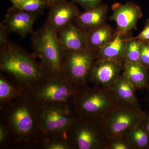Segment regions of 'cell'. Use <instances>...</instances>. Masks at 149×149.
<instances>
[{"label": "cell", "mask_w": 149, "mask_h": 149, "mask_svg": "<svg viewBox=\"0 0 149 149\" xmlns=\"http://www.w3.org/2000/svg\"><path fill=\"white\" fill-rule=\"evenodd\" d=\"M0 122L10 133L12 148L36 149L41 138L37 104L27 92L1 110Z\"/></svg>", "instance_id": "1"}, {"label": "cell", "mask_w": 149, "mask_h": 149, "mask_svg": "<svg viewBox=\"0 0 149 149\" xmlns=\"http://www.w3.org/2000/svg\"><path fill=\"white\" fill-rule=\"evenodd\" d=\"M0 69L27 92L44 82L49 74L35 56L9 41L0 50Z\"/></svg>", "instance_id": "2"}, {"label": "cell", "mask_w": 149, "mask_h": 149, "mask_svg": "<svg viewBox=\"0 0 149 149\" xmlns=\"http://www.w3.org/2000/svg\"><path fill=\"white\" fill-rule=\"evenodd\" d=\"M34 55L51 76H63L65 52L60 42L58 32L46 21L32 34Z\"/></svg>", "instance_id": "3"}, {"label": "cell", "mask_w": 149, "mask_h": 149, "mask_svg": "<svg viewBox=\"0 0 149 149\" xmlns=\"http://www.w3.org/2000/svg\"><path fill=\"white\" fill-rule=\"evenodd\" d=\"M71 103L79 118L100 120L120 104L110 88L97 86L83 88Z\"/></svg>", "instance_id": "4"}, {"label": "cell", "mask_w": 149, "mask_h": 149, "mask_svg": "<svg viewBox=\"0 0 149 149\" xmlns=\"http://www.w3.org/2000/svg\"><path fill=\"white\" fill-rule=\"evenodd\" d=\"M36 104L37 123L41 136L65 134L78 119L71 102Z\"/></svg>", "instance_id": "5"}, {"label": "cell", "mask_w": 149, "mask_h": 149, "mask_svg": "<svg viewBox=\"0 0 149 149\" xmlns=\"http://www.w3.org/2000/svg\"><path fill=\"white\" fill-rule=\"evenodd\" d=\"M71 149H106L109 139L101 120L79 118L65 133Z\"/></svg>", "instance_id": "6"}, {"label": "cell", "mask_w": 149, "mask_h": 149, "mask_svg": "<svg viewBox=\"0 0 149 149\" xmlns=\"http://www.w3.org/2000/svg\"><path fill=\"white\" fill-rule=\"evenodd\" d=\"M83 88L72 84L63 76H51L40 85L27 92L37 103L67 102Z\"/></svg>", "instance_id": "7"}, {"label": "cell", "mask_w": 149, "mask_h": 149, "mask_svg": "<svg viewBox=\"0 0 149 149\" xmlns=\"http://www.w3.org/2000/svg\"><path fill=\"white\" fill-rule=\"evenodd\" d=\"M147 113L141 107L118 105L101 120L108 139L127 132L145 119Z\"/></svg>", "instance_id": "8"}, {"label": "cell", "mask_w": 149, "mask_h": 149, "mask_svg": "<svg viewBox=\"0 0 149 149\" xmlns=\"http://www.w3.org/2000/svg\"><path fill=\"white\" fill-rule=\"evenodd\" d=\"M96 57L97 52L90 50L65 52L63 76L80 88L87 87L88 75Z\"/></svg>", "instance_id": "9"}, {"label": "cell", "mask_w": 149, "mask_h": 149, "mask_svg": "<svg viewBox=\"0 0 149 149\" xmlns=\"http://www.w3.org/2000/svg\"><path fill=\"white\" fill-rule=\"evenodd\" d=\"M111 9L112 13L109 19L116 24V32L129 36L133 30H137L138 21L143 15L139 5L132 2L124 4L115 3L112 6Z\"/></svg>", "instance_id": "10"}, {"label": "cell", "mask_w": 149, "mask_h": 149, "mask_svg": "<svg viewBox=\"0 0 149 149\" xmlns=\"http://www.w3.org/2000/svg\"><path fill=\"white\" fill-rule=\"evenodd\" d=\"M124 62L122 60L96 59L88 75V81L94 86L110 88L123 71Z\"/></svg>", "instance_id": "11"}, {"label": "cell", "mask_w": 149, "mask_h": 149, "mask_svg": "<svg viewBox=\"0 0 149 149\" xmlns=\"http://www.w3.org/2000/svg\"><path fill=\"white\" fill-rule=\"evenodd\" d=\"M39 15L10 7L3 22L11 33H16L24 38L28 34L34 32L33 25Z\"/></svg>", "instance_id": "12"}, {"label": "cell", "mask_w": 149, "mask_h": 149, "mask_svg": "<svg viewBox=\"0 0 149 149\" xmlns=\"http://www.w3.org/2000/svg\"><path fill=\"white\" fill-rule=\"evenodd\" d=\"M49 8L46 21L57 32L72 22L80 13L74 3L67 1L56 3Z\"/></svg>", "instance_id": "13"}, {"label": "cell", "mask_w": 149, "mask_h": 149, "mask_svg": "<svg viewBox=\"0 0 149 149\" xmlns=\"http://www.w3.org/2000/svg\"><path fill=\"white\" fill-rule=\"evenodd\" d=\"M58 35L65 52L89 50L87 32L72 22L59 30Z\"/></svg>", "instance_id": "14"}, {"label": "cell", "mask_w": 149, "mask_h": 149, "mask_svg": "<svg viewBox=\"0 0 149 149\" xmlns=\"http://www.w3.org/2000/svg\"><path fill=\"white\" fill-rule=\"evenodd\" d=\"M109 6L101 4L80 13L73 21L79 28L87 32L106 24Z\"/></svg>", "instance_id": "15"}, {"label": "cell", "mask_w": 149, "mask_h": 149, "mask_svg": "<svg viewBox=\"0 0 149 149\" xmlns=\"http://www.w3.org/2000/svg\"><path fill=\"white\" fill-rule=\"evenodd\" d=\"M110 88L120 105L141 107L136 96L137 89L123 70Z\"/></svg>", "instance_id": "16"}, {"label": "cell", "mask_w": 149, "mask_h": 149, "mask_svg": "<svg viewBox=\"0 0 149 149\" xmlns=\"http://www.w3.org/2000/svg\"><path fill=\"white\" fill-rule=\"evenodd\" d=\"M129 36L115 31L114 36L100 50L97 52V59L122 60L125 54Z\"/></svg>", "instance_id": "17"}, {"label": "cell", "mask_w": 149, "mask_h": 149, "mask_svg": "<svg viewBox=\"0 0 149 149\" xmlns=\"http://www.w3.org/2000/svg\"><path fill=\"white\" fill-rule=\"evenodd\" d=\"M86 32L88 49L97 52L113 39L115 31L106 23Z\"/></svg>", "instance_id": "18"}, {"label": "cell", "mask_w": 149, "mask_h": 149, "mask_svg": "<svg viewBox=\"0 0 149 149\" xmlns=\"http://www.w3.org/2000/svg\"><path fill=\"white\" fill-rule=\"evenodd\" d=\"M27 93L4 75L0 74V110Z\"/></svg>", "instance_id": "19"}, {"label": "cell", "mask_w": 149, "mask_h": 149, "mask_svg": "<svg viewBox=\"0 0 149 149\" xmlns=\"http://www.w3.org/2000/svg\"><path fill=\"white\" fill-rule=\"evenodd\" d=\"M123 70L136 89H149V70L140 62L124 63Z\"/></svg>", "instance_id": "20"}, {"label": "cell", "mask_w": 149, "mask_h": 149, "mask_svg": "<svg viewBox=\"0 0 149 149\" xmlns=\"http://www.w3.org/2000/svg\"><path fill=\"white\" fill-rule=\"evenodd\" d=\"M144 120L127 132L133 149H149V136L145 128Z\"/></svg>", "instance_id": "21"}, {"label": "cell", "mask_w": 149, "mask_h": 149, "mask_svg": "<svg viewBox=\"0 0 149 149\" xmlns=\"http://www.w3.org/2000/svg\"><path fill=\"white\" fill-rule=\"evenodd\" d=\"M36 149H71L65 134L41 136Z\"/></svg>", "instance_id": "22"}, {"label": "cell", "mask_w": 149, "mask_h": 149, "mask_svg": "<svg viewBox=\"0 0 149 149\" xmlns=\"http://www.w3.org/2000/svg\"><path fill=\"white\" fill-rule=\"evenodd\" d=\"M12 4V8L39 14L50 7L47 0H19Z\"/></svg>", "instance_id": "23"}, {"label": "cell", "mask_w": 149, "mask_h": 149, "mask_svg": "<svg viewBox=\"0 0 149 149\" xmlns=\"http://www.w3.org/2000/svg\"><path fill=\"white\" fill-rule=\"evenodd\" d=\"M141 42L134 37L128 38L125 54L124 63L139 62Z\"/></svg>", "instance_id": "24"}, {"label": "cell", "mask_w": 149, "mask_h": 149, "mask_svg": "<svg viewBox=\"0 0 149 149\" xmlns=\"http://www.w3.org/2000/svg\"><path fill=\"white\" fill-rule=\"evenodd\" d=\"M106 149H133V148L126 132L109 139Z\"/></svg>", "instance_id": "25"}, {"label": "cell", "mask_w": 149, "mask_h": 149, "mask_svg": "<svg viewBox=\"0 0 149 149\" xmlns=\"http://www.w3.org/2000/svg\"><path fill=\"white\" fill-rule=\"evenodd\" d=\"M11 146L9 131L2 123L0 122V149H6Z\"/></svg>", "instance_id": "26"}, {"label": "cell", "mask_w": 149, "mask_h": 149, "mask_svg": "<svg viewBox=\"0 0 149 149\" xmlns=\"http://www.w3.org/2000/svg\"><path fill=\"white\" fill-rule=\"evenodd\" d=\"M139 62L149 70V44L141 42Z\"/></svg>", "instance_id": "27"}, {"label": "cell", "mask_w": 149, "mask_h": 149, "mask_svg": "<svg viewBox=\"0 0 149 149\" xmlns=\"http://www.w3.org/2000/svg\"><path fill=\"white\" fill-rule=\"evenodd\" d=\"M72 2L77 4L85 10L94 8L101 4L102 0H71Z\"/></svg>", "instance_id": "28"}, {"label": "cell", "mask_w": 149, "mask_h": 149, "mask_svg": "<svg viewBox=\"0 0 149 149\" xmlns=\"http://www.w3.org/2000/svg\"><path fill=\"white\" fill-rule=\"evenodd\" d=\"M11 33L8 28L3 22L0 23V48H3L9 42V35Z\"/></svg>", "instance_id": "29"}, {"label": "cell", "mask_w": 149, "mask_h": 149, "mask_svg": "<svg viewBox=\"0 0 149 149\" xmlns=\"http://www.w3.org/2000/svg\"><path fill=\"white\" fill-rule=\"evenodd\" d=\"M134 38L143 42L149 44V18L147 19L142 31L138 36Z\"/></svg>", "instance_id": "30"}, {"label": "cell", "mask_w": 149, "mask_h": 149, "mask_svg": "<svg viewBox=\"0 0 149 149\" xmlns=\"http://www.w3.org/2000/svg\"><path fill=\"white\" fill-rule=\"evenodd\" d=\"M144 123H145V128L149 136V114H147L144 120Z\"/></svg>", "instance_id": "31"}, {"label": "cell", "mask_w": 149, "mask_h": 149, "mask_svg": "<svg viewBox=\"0 0 149 149\" xmlns=\"http://www.w3.org/2000/svg\"><path fill=\"white\" fill-rule=\"evenodd\" d=\"M67 1V0H47L48 3L49 4L50 7L56 3L60 2L63 1Z\"/></svg>", "instance_id": "32"}, {"label": "cell", "mask_w": 149, "mask_h": 149, "mask_svg": "<svg viewBox=\"0 0 149 149\" xmlns=\"http://www.w3.org/2000/svg\"><path fill=\"white\" fill-rule=\"evenodd\" d=\"M12 4L15 3H16L19 0H10Z\"/></svg>", "instance_id": "33"}]
</instances>
